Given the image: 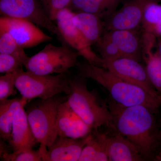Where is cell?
<instances>
[{"label":"cell","instance_id":"18","mask_svg":"<svg viewBox=\"0 0 161 161\" xmlns=\"http://www.w3.org/2000/svg\"><path fill=\"white\" fill-rule=\"evenodd\" d=\"M98 15L80 12L73 14L74 25L91 44L97 43L101 37L102 24Z\"/></svg>","mask_w":161,"mask_h":161},{"label":"cell","instance_id":"27","mask_svg":"<svg viewBox=\"0 0 161 161\" xmlns=\"http://www.w3.org/2000/svg\"><path fill=\"white\" fill-rule=\"evenodd\" d=\"M16 73H6L0 77V101L8 99L10 95L15 94V80Z\"/></svg>","mask_w":161,"mask_h":161},{"label":"cell","instance_id":"20","mask_svg":"<svg viewBox=\"0 0 161 161\" xmlns=\"http://www.w3.org/2000/svg\"><path fill=\"white\" fill-rule=\"evenodd\" d=\"M145 51L147 75L152 85L161 95V56L159 52L152 53L151 49Z\"/></svg>","mask_w":161,"mask_h":161},{"label":"cell","instance_id":"24","mask_svg":"<svg viewBox=\"0 0 161 161\" xmlns=\"http://www.w3.org/2000/svg\"><path fill=\"white\" fill-rule=\"evenodd\" d=\"M119 0H88L82 12L102 16L109 11Z\"/></svg>","mask_w":161,"mask_h":161},{"label":"cell","instance_id":"1","mask_svg":"<svg viewBox=\"0 0 161 161\" xmlns=\"http://www.w3.org/2000/svg\"><path fill=\"white\" fill-rule=\"evenodd\" d=\"M112 116L111 129L138 149L146 160H154L158 150L159 124L155 111L146 106L125 107L116 103L109 106Z\"/></svg>","mask_w":161,"mask_h":161},{"label":"cell","instance_id":"4","mask_svg":"<svg viewBox=\"0 0 161 161\" xmlns=\"http://www.w3.org/2000/svg\"><path fill=\"white\" fill-rule=\"evenodd\" d=\"M70 77L69 71L56 75H40L23 69L17 72L15 86L27 100L47 99L61 93L69 95Z\"/></svg>","mask_w":161,"mask_h":161},{"label":"cell","instance_id":"13","mask_svg":"<svg viewBox=\"0 0 161 161\" xmlns=\"http://www.w3.org/2000/svg\"><path fill=\"white\" fill-rule=\"evenodd\" d=\"M149 0H132L113 14L108 23L111 31L134 30L142 23Z\"/></svg>","mask_w":161,"mask_h":161},{"label":"cell","instance_id":"8","mask_svg":"<svg viewBox=\"0 0 161 161\" xmlns=\"http://www.w3.org/2000/svg\"><path fill=\"white\" fill-rule=\"evenodd\" d=\"M103 61V67L122 80L140 87L153 96H161L150 82L146 68L138 60L122 57Z\"/></svg>","mask_w":161,"mask_h":161},{"label":"cell","instance_id":"23","mask_svg":"<svg viewBox=\"0 0 161 161\" xmlns=\"http://www.w3.org/2000/svg\"><path fill=\"white\" fill-rule=\"evenodd\" d=\"M103 60H111L123 57L118 47L108 33L101 37L97 43Z\"/></svg>","mask_w":161,"mask_h":161},{"label":"cell","instance_id":"26","mask_svg":"<svg viewBox=\"0 0 161 161\" xmlns=\"http://www.w3.org/2000/svg\"><path fill=\"white\" fill-rule=\"evenodd\" d=\"M71 0H40L47 14L52 21H56L58 14L68 8Z\"/></svg>","mask_w":161,"mask_h":161},{"label":"cell","instance_id":"3","mask_svg":"<svg viewBox=\"0 0 161 161\" xmlns=\"http://www.w3.org/2000/svg\"><path fill=\"white\" fill-rule=\"evenodd\" d=\"M69 86L67 101L72 109L92 130L102 126L111 129L112 116L109 107L95 90L88 89L86 78L79 75L71 77Z\"/></svg>","mask_w":161,"mask_h":161},{"label":"cell","instance_id":"2","mask_svg":"<svg viewBox=\"0 0 161 161\" xmlns=\"http://www.w3.org/2000/svg\"><path fill=\"white\" fill-rule=\"evenodd\" d=\"M78 75L98 82L110 93L115 103L125 107L146 106L156 112L161 106V95L154 96L140 87L122 80L102 67L87 61L78 62Z\"/></svg>","mask_w":161,"mask_h":161},{"label":"cell","instance_id":"21","mask_svg":"<svg viewBox=\"0 0 161 161\" xmlns=\"http://www.w3.org/2000/svg\"><path fill=\"white\" fill-rule=\"evenodd\" d=\"M0 53L12 55L23 60L25 64L29 58L11 35L3 30H0Z\"/></svg>","mask_w":161,"mask_h":161},{"label":"cell","instance_id":"6","mask_svg":"<svg viewBox=\"0 0 161 161\" xmlns=\"http://www.w3.org/2000/svg\"><path fill=\"white\" fill-rule=\"evenodd\" d=\"M60 102L54 97L41 99L26 112L32 131L41 148H48L58 136L57 116Z\"/></svg>","mask_w":161,"mask_h":161},{"label":"cell","instance_id":"14","mask_svg":"<svg viewBox=\"0 0 161 161\" xmlns=\"http://www.w3.org/2000/svg\"><path fill=\"white\" fill-rule=\"evenodd\" d=\"M24 106L20 107L16 111L13 122L11 137L9 142L14 154L32 149L38 142L31 128Z\"/></svg>","mask_w":161,"mask_h":161},{"label":"cell","instance_id":"11","mask_svg":"<svg viewBox=\"0 0 161 161\" xmlns=\"http://www.w3.org/2000/svg\"><path fill=\"white\" fill-rule=\"evenodd\" d=\"M88 136L78 139L58 136L48 150L39 148L42 161H79Z\"/></svg>","mask_w":161,"mask_h":161},{"label":"cell","instance_id":"9","mask_svg":"<svg viewBox=\"0 0 161 161\" xmlns=\"http://www.w3.org/2000/svg\"><path fill=\"white\" fill-rule=\"evenodd\" d=\"M73 14L74 12L70 9L65 8L59 12L56 20L64 42L76 50L89 63L103 67V59L92 50V44L73 23Z\"/></svg>","mask_w":161,"mask_h":161},{"label":"cell","instance_id":"29","mask_svg":"<svg viewBox=\"0 0 161 161\" xmlns=\"http://www.w3.org/2000/svg\"><path fill=\"white\" fill-rule=\"evenodd\" d=\"M88 0H71L67 8L75 13L82 12Z\"/></svg>","mask_w":161,"mask_h":161},{"label":"cell","instance_id":"19","mask_svg":"<svg viewBox=\"0 0 161 161\" xmlns=\"http://www.w3.org/2000/svg\"><path fill=\"white\" fill-rule=\"evenodd\" d=\"M27 101L23 97L0 101V136L5 142H9L11 139L16 111L20 107L25 106Z\"/></svg>","mask_w":161,"mask_h":161},{"label":"cell","instance_id":"7","mask_svg":"<svg viewBox=\"0 0 161 161\" xmlns=\"http://www.w3.org/2000/svg\"><path fill=\"white\" fill-rule=\"evenodd\" d=\"M1 16L26 20L57 36L65 44L58 26L47 14L40 0H0Z\"/></svg>","mask_w":161,"mask_h":161},{"label":"cell","instance_id":"25","mask_svg":"<svg viewBox=\"0 0 161 161\" xmlns=\"http://www.w3.org/2000/svg\"><path fill=\"white\" fill-rule=\"evenodd\" d=\"M24 61L12 55L0 53L1 73H16L23 69Z\"/></svg>","mask_w":161,"mask_h":161},{"label":"cell","instance_id":"5","mask_svg":"<svg viewBox=\"0 0 161 161\" xmlns=\"http://www.w3.org/2000/svg\"><path fill=\"white\" fill-rule=\"evenodd\" d=\"M78 52H74L65 44H47L42 50L29 58L24 64L26 71L40 75L66 73L77 66Z\"/></svg>","mask_w":161,"mask_h":161},{"label":"cell","instance_id":"15","mask_svg":"<svg viewBox=\"0 0 161 161\" xmlns=\"http://www.w3.org/2000/svg\"><path fill=\"white\" fill-rule=\"evenodd\" d=\"M108 152L110 161H145L135 146L117 133L108 136Z\"/></svg>","mask_w":161,"mask_h":161},{"label":"cell","instance_id":"17","mask_svg":"<svg viewBox=\"0 0 161 161\" xmlns=\"http://www.w3.org/2000/svg\"><path fill=\"white\" fill-rule=\"evenodd\" d=\"M108 34L118 47L123 57L138 60L142 45L140 39L135 31H111Z\"/></svg>","mask_w":161,"mask_h":161},{"label":"cell","instance_id":"28","mask_svg":"<svg viewBox=\"0 0 161 161\" xmlns=\"http://www.w3.org/2000/svg\"><path fill=\"white\" fill-rule=\"evenodd\" d=\"M3 157L5 161H42V153L40 148L36 150L32 149L17 154L4 153Z\"/></svg>","mask_w":161,"mask_h":161},{"label":"cell","instance_id":"22","mask_svg":"<svg viewBox=\"0 0 161 161\" xmlns=\"http://www.w3.org/2000/svg\"><path fill=\"white\" fill-rule=\"evenodd\" d=\"M142 23L147 31L151 33L156 26L161 24V5L149 2L144 10Z\"/></svg>","mask_w":161,"mask_h":161},{"label":"cell","instance_id":"30","mask_svg":"<svg viewBox=\"0 0 161 161\" xmlns=\"http://www.w3.org/2000/svg\"><path fill=\"white\" fill-rule=\"evenodd\" d=\"M159 128L158 132V147L157 153L154 160L161 161V118L158 122Z\"/></svg>","mask_w":161,"mask_h":161},{"label":"cell","instance_id":"12","mask_svg":"<svg viewBox=\"0 0 161 161\" xmlns=\"http://www.w3.org/2000/svg\"><path fill=\"white\" fill-rule=\"evenodd\" d=\"M57 129L58 136L75 139L86 137L93 130L72 109L67 101L58 105Z\"/></svg>","mask_w":161,"mask_h":161},{"label":"cell","instance_id":"31","mask_svg":"<svg viewBox=\"0 0 161 161\" xmlns=\"http://www.w3.org/2000/svg\"><path fill=\"white\" fill-rule=\"evenodd\" d=\"M159 53L160 54L161 56V44L160 47L159 52Z\"/></svg>","mask_w":161,"mask_h":161},{"label":"cell","instance_id":"10","mask_svg":"<svg viewBox=\"0 0 161 161\" xmlns=\"http://www.w3.org/2000/svg\"><path fill=\"white\" fill-rule=\"evenodd\" d=\"M0 30L8 32L23 49L31 48L53 40L39 26L21 19L1 16Z\"/></svg>","mask_w":161,"mask_h":161},{"label":"cell","instance_id":"16","mask_svg":"<svg viewBox=\"0 0 161 161\" xmlns=\"http://www.w3.org/2000/svg\"><path fill=\"white\" fill-rule=\"evenodd\" d=\"M108 135L93 130L84 147L79 161H108Z\"/></svg>","mask_w":161,"mask_h":161}]
</instances>
